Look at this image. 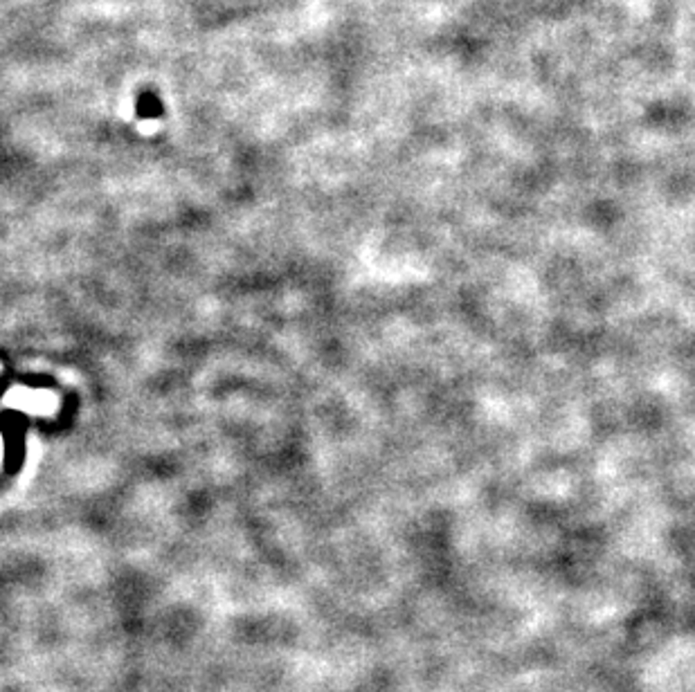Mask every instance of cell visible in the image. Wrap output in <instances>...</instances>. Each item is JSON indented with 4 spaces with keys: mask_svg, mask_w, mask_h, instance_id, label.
I'll return each instance as SVG.
<instances>
[{
    "mask_svg": "<svg viewBox=\"0 0 695 692\" xmlns=\"http://www.w3.org/2000/svg\"><path fill=\"white\" fill-rule=\"evenodd\" d=\"M135 108L140 117H158L162 115V101L153 91H143L135 99Z\"/></svg>",
    "mask_w": 695,
    "mask_h": 692,
    "instance_id": "1",
    "label": "cell"
}]
</instances>
